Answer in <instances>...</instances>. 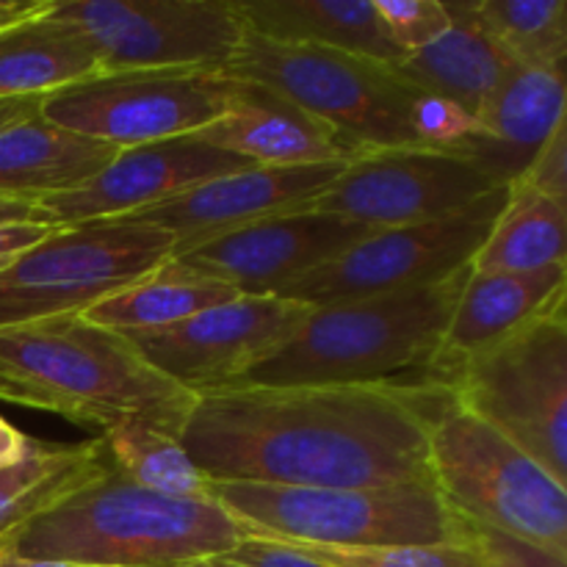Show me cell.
I'll use <instances>...</instances> for the list:
<instances>
[{
	"label": "cell",
	"mask_w": 567,
	"mask_h": 567,
	"mask_svg": "<svg viewBox=\"0 0 567 567\" xmlns=\"http://www.w3.org/2000/svg\"><path fill=\"white\" fill-rule=\"evenodd\" d=\"M441 385L216 388L181 443L210 485L435 487L430 426Z\"/></svg>",
	"instance_id": "1"
},
{
	"label": "cell",
	"mask_w": 567,
	"mask_h": 567,
	"mask_svg": "<svg viewBox=\"0 0 567 567\" xmlns=\"http://www.w3.org/2000/svg\"><path fill=\"white\" fill-rule=\"evenodd\" d=\"M0 399L100 435L138 419L175 437L197 404L194 393L155 371L131 338L81 313L0 327Z\"/></svg>",
	"instance_id": "2"
},
{
	"label": "cell",
	"mask_w": 567,
	"mask_h": 567,
	"mask_svg": "<svg viewBox=\"0 0 567 567\" xmlns=\"http://www.w3.org/2000/svg\"><path fill=\"white\" fill-rule=\"evenodd\" d=\"M241 529L210 498L177 502L155 496L109 463L0 537L25 559L81 567H183L225 557Z\"/></svg>",
	"instance_id": "3"
},
{
	"label": "cell",
	"mask_w": 567,
	"mask_h": 567,
	"mask_svg": "<svg viewBox=\"0 0 567 567\" xmlns=\"http://www.w3.org/2000/svg\"><path fill=\"white\" fill-rule=\"evenodd\" d=\"M225 75L282 94L360 153L446 150L471 125L457 109L410 86L391 64L327 48L271 42L252 31H244Z\"/></svg>",
	"instance_id": "4"
},
{
	"label": "cell",
	"mask_w": 567,
	"mask_h": 567,
	"mask_svg": "<svg viewBox=\"0 0 567 567\" xmlns=\"http://www.w3.org/2000/svg\"><path fill=\"white\" fill-rule=\"evenodd\" d=\"M471 269L385 297L313 308L291 341L260 360L238 388L371 385L430 369ZM230 388V385H227Z\"/></svg>",
	"instance_id": "5"
},
{
	"label": "cell",
	"mask_w": 567,
	"mask_h": 567,
	"mask_svg": "<svg viewBox=\"0 0 567 567\" xmlns=\"http://www.w3.org/2000/svg\"><path fill=\"white\" fill-rule=\"evenodd\" d=\"M210 496L241 535L275 543L369 548L457 543L460 515L435 487H277L221 482Z\"/></svg>",
	"instance_id": "6"
},
{
	"label": "cell",
	"mask_w": 567,
	"mask_h": 567,
	"mask_svg": "<svg viewBox=\"0 0 567 567\" xmlns=\"http://www.w3.org/2000/svg\"><path fill=\"white\" fill-rule=\"evenodd\" d=\"M432 482L463 518L567 559V485L441 388L430 426Z\"/></svg>",
	"instance_id": "7"
},
{
	"label": "cell",
	"mask_w": 567,
	"mask_h": 567,
	"mask_svg": "<svg viewBox=\"0 0 567 567\" xmlns=\"http://www.w3.org/2000/svg\"><path fill=\"white\" fill-rule=\"evenodd\" d=\"M554 305L524 330L454 365L435 385L567 485V316Z\"/></svg>",
	"instance_id": "8"
},
{
	"label": "cell",
	"mask_w": 567,
	"mask_h": 567,
	"mask_svg": "<svg viewBox=\"0 0 567 567\" xmlns=\"http://www.w3.org/2000/svg\"><path fill=\"white\" fill-rule=\"evenodd\" d=\"M175 255L169 233L136 219L55 227L0 269V327L86 313Z\"/></svg>",
	"instance_id": "9"
},
{
	"label": "cell",
	"mask_w": 567,
	"mask_h": 567,
	"mask_svg": "<svg viewBox=\"0 0 567 567\" xmlns=\"http://www.w3.org/2000/svg\"><path fill=\"white\" fill-rule=\"evenodd\" d=\"M48 11L86 39L103 72H225L247 31L236 0H50Z\"/></svg>",
	"instance_id": "10"
},
{
	"label": "cell",
	"mask_w": 567,
	"mask_h": 567,
	"mask_svg": "<svg viewBox=\"0 0 567 567\" xmlns=\"http://www.w3.org/2000/svg\"><path fill=\"white\" fill-rule=\"evenodd\" d=\"M507 197L509 186H502L446 219L371 233L310 275L299 277L280 297L324 308L435 286L474 264Z\"/></svg>",
	"instance_id": "11"
},
{
	"label": "cell",
	"mask_w": 567,
	"mask_h": 567,
	"mask_svg": "<svg viewBox=\"0 0 567 567\" xmlns=\"http://www.w3.org/2000/svg\"><path fill=\"white\" fill-rule=\"evenodd\" d=\"M236 81L214 70L100 72L42 100L53 125L111 144L142 147L194 136L227 111Z\"/></svg>",
	"instance_id": "12"
},
{
	"label": "cell",
	"mask_w": 567,
	"mask_h": 567,
	"mask_svg": "<svg viewBox=\"0 0 567 567\" xmlns=\"http://www.w3.org/2000/svg\"><path fill=\"white\" fill-rule=\"evenodd\" d=\"M496 188L502 186L452 150H369L349 161L310 208L391 230L446 219Z\"/></svg>",
	"instance_id": "13"
},
{
	"label": "cell",
	"mask_w": 567,
	"mask_h": 567,
	"mask_svg": "<svg viewBox=\"0 0 567 567\" xmlns=\"http://www.w3.org/2000/svg\"><path fill=\"white\" fill-rule=\"evenodd\" d=\"M310 310L282 297H236L181 324L127 338L155 371L197 396L241 380L297 336Z\"/></svg>",
	"instance_id": "14"
},
{
	"label": "cell",
	"mask_w": 567,
	"mask_h": 567,
	"mask_svg": "<svg viewBox=\"0 0 567 567\" xmlns=\"http://www.w3.org/2000/svg\"><path fill=\"white\" fill-rule=\"evenodd\" d=\"M249 161L216 150L194 136L166 138L120 150L92 181L70 192L37 199L44 225L72 227L83 221L125 219L166 203L214 177L247 169Z\"/></svg>",
	"instance_id": "15"
},
{
	"label": "cell",
	"mask_w": 567,
	"mask_h": 567,
	"mask_svg": "<svg viewBox=\"0 0 567 567\" xmlns=\"http://www.w3.org/2000/svg\"><path fill=\"white\" fill-rule=\"evenodd\" d=\"M347 164L349 161L313 166H247L199 183L125 219L161 227L172 236L175 255H186L255 221L308 210Z\"/></svg>",
	"instance_id": "16"
},
{
	"label": "cell",
	"mask_w": 567,
	"mask_h": 567,
	"mask_svg": "<svg viewBox=\"0 0 567 567\" xmlns=\"http://www.w3.org/2000/svg\"><path fill=\"white\" fill-rule=\"evenodd\" d=\"M371 227L319 210H293L233 230L186 255H172L241 297H280L291 282L369 238Z\"/></svg>",
	"instance_id": "17"
},
{
	"label": "cell",
	"mask_w": 567,
	"mask_h": 567,
	"mask_svg": "<svg viewBox=\"0 0 567 567\" xmlns=\"http://www.w3.org/2000/svg\"><path fill=\"white\" fill-rule=\"evenodd\" d=\"M565 70L513 64L463 136L446 150L474 164L496 186H509L524 175L554 127L565 122Z\"/></svg>",
	"instance_id": "18"
},
{
	"label": "cell",
	"mask_w": 567,
	"mask_h": 567,
	"mask_svg": "<svg viewBox=\"0 0 567 567\" xmlns=\"http://www.w3.org/2000/svg\"><path fill=\"white\" fill-rule=\"evenodd\" d=\"M194 138L255 166L343 164L363 155L282 94L244 81H236L225 114Z\"/></svg>",
	"instance_id": "19"
},
{
	"label": "cell",
	"mask_w": 567,
	"mask_h": 567,
	"mask_svg": "<svg viewBox=\"0 0 567 567\" xmlns=\"http://www.w3.org/2000/svg\"><path fill=\"white\" fill-rule=\"evenodd\" d=\"M565 288L567 266H548L526 275H487L471 269L443 332L441 349L421 380L441 382L454 365L524 330L554 305L565 302Z\"/></svg>",
	"instance_id": "20"
},
{
	"label": "cell",
	"mask_w": 567,
	"mask_h": 567,
	"mask_svg": "<svg viewBox=\"0 0 567 567\" xmlns=\"http://www.w3.org/2000/svg\"><path fill=\"white\" fill-rule=\"evenodd\" d=\"M452 25L443 37L404 55L393 70L421 94L474 120L509 72V61L476 25L471 0L446 3Z\"/></svg>",
	"instance_id": "21"
},
{
	"label": "cell",
	"mask_w": 567,
	"mask_h": 567,
	"mask_svg": "<svg viewBox=\"0 0 567 567\" xmlns=\"http://www.w3.org/2000/svg\"><path fill=\"white\" fill-rule=\"evenodd\" d=\"M116 147L53 125L42 114L0 127V197L37 199L92 181Z\"/></svg>",
	"instance_id": "22"
},
{
	"label": "cell",
	"mask_w": 567,
	"mask_h": 567,
	"mask_svg": "<svg viewBox=\"0 0 567 567\" xmlns=\"http://www.w3.org/2000/svg\"><path fill=\"white\" fill-rule=\"evenodd\" d=\"M247 31L271 42L308 44L396 66L402 50L388 39L374 0H236Z\"/></svg>",
	"instance_id": "23"
},
{
	"label": "cell",
	"mask_w": 567,
	"mask_h": 567,
	"mask_svg": "<svg viewBox=\"0 0 567 567\" xmlns=\"http://www.w3.org/2000/svg\"><path fill=\"white\" fill-rule=\"evenodd\" d=\"M48 6L0 31V100L48 97L103 72L86 39Z\"/></svg>",
	"instance_id": "24"
},
{
	"label": "cell",
	"mask_w": 567,
	"mask_h": 567,
	"mask_svg": "<svg viewBox=\"0 0 567 567\" xmlns=\"http://www.w3.org/2000/svg\"><path fill=\"white\" fill-rule=\"evenodd\" d=\"M236 297L241 293L227 282L203 275L183 260L169 258L158 269L120 288L81 316L105 330L136 336V332H155L181 324V321Z\"/></svg>",
	"instance_id": "25"
},
{
	"label": "cell",
	"mask_w": 567,
	"mask_h": 567,
	"mask_svg": "<svg viewBox=\"0 0 567 567\" xmlns=\"http://www.w3.org/2000/svg\"><path fill=\"white\" fill-rule=\"evenodd\" d=\"M565 203L513 183L504 210L474 258V271L526 275L565 266Z\"/></svg>",
	"instance_id": "26"
},
{
	"label": "cell",
	"mask_w": 567,
	"mask_h": 567,
	"mask_svg": "<svg viewBox=\"0 0 567 567\" xmlns=\"http://www.w3.org/2000/svg\"><path fill=\"white\" fill-rule=\"evenodd\" d=\"M105 463L109 454L100 437L75 446H42L33 441L22 463L0 471V537L97 474Z\"/></svg>",
	"instance_id": "27"
},
{
	"label": "cell",
	"mask_w": 567,
	"mask_h": 567,
	"mask_svg": "<svg viewBox=\"0 0 567 567\" xmlns=\"http://www.w3.org/2000/svg\"><path fill=\"white\" fill-rule=\"evenodd\" d=\"M100 441L111 465L133 485L177 502L210 498V482L188 457L181 437L133 419L116 424L114 430L100 435Z\"/></svg>",
	"instance_id": "28"
},
{
	"label": "cell",
	"mask_w": 567,
	"mask_h": 567,
	"mask_svg": "<svg viewBox=\"0 0 567 567\" xmlns=\"http://www.w3.org/2000/svg\"><path fill=\"white\" fill-rule=\"evenodd\" d=\"M482 31L515 66L563 70L567 55L565 0H471Z\"/></svg>",
	"instance_id": "29"
},
{
	"label": "cell",
	"mask_w": 567,
	"mask_h": 567,
	"mask_svg": "<svg viewBox=\"0 0 567 567\" xmlns=\"http://www.w3.org/2000/svg\"><path fill=\"white\" fill-rule=\"evenodd\" d=\"M282 546L297 548L305 557L332 567H485L480 548L468 537L457 543H430V546L338 548L310 546V543H282Z\"/></svg>",
	"instance_id": "30"
},
{
	"label": "cell",
	"mask_w": 567,
	"mask_h": 567,
	"mask_svg": "<svg viewBox=\"0 0 567 567\" xmlns=\"http://www.w3.org/2000/svg\"><path fill=\"white\" fill-rule=\"evenodd\" d=\"M374 9L402 55L426 48L452 25L443 0H374Z\"/></svg>",
	"instance_id": "31"
},
{
	"label": "cell",
	"mask_w": 567,
	"mask_h": 567,
	"mask_svg": "<svg viewBox=\"0 0 567 567\" xmlns=\"http://www.w3.org/2000/svg\"><path fill=\"white\" fill-rule=\"evenodd\" d=\"M460 532L480 548L485 567H567V559L554 557V554L543 551V548L515 540V537L502 535L496 529L474 524V520L463 518V515H460Z\"/></svg>",
	"instance_id": "32"
},
{
	"label": "cell",
	"mask_w": 567,
	"mask_h": 567,
	"mask_svg": "<svg viewBox=\"0 0 567 567\" xmlns=\"http://www.w3.org/2000/svg\"><path fill=\"white\" fill-rule=\"evenodd\" d=\"M515 183L537 194H546L557 203H567V120L554 127L551 136L537 150V155Z\"/></svg>",
	"instance_id": "33"
},
{
	"label": "cell",
	"mask_w": 567,
	"mask_h": 567,
	"mask_svg": "<svg viewBox=\"0 0 567 567\" xmlns=\"http://www.w3.org/2000/svg\"><path fill=\"white\" fill-rule=\"evenodd\" d=\"M225 559L241 567H332L319 563L313 557H305L297 548H288L275 540H260V537H241L233 551L225 554Z\"/></svg>",
	"instance_id": "34"
},
{
	"label": "cell",
	"mask_w": 567,
	"mask_h": 567,
	"mask_svg": "<svg viewBox=\"0 0 567 567\" xmlns=\"http://www.w3.org/2000/svg\"><path fill=\"white\" fill-rule=\"evenodd\" d=\"M53 225H39V221H20V225H0V269L11 260L20 258L31 247L53 233Z\"/></svg>",
	"instance_id": "35"
},
{
	"label": "cell",
	"mask_w": 567,
	"mask_h": 567,
	"mask_svg": "<svg viewBox=\"0 0 567 567\" xmlns=\"http://www.w3.org/2000/svg\"><path fill=\"white\" fill-rule=\"evenodd\" d=\"M33 446V437L22 435L17 426H11L9 421L0 419V471L14 468L17 463L28 457Z\"/></svg>",
	"instance_id": "36"
},
{
	"label": "cell",
	"mask_w": 567,
	"mask_h": 567,
	"mask_svg": "<svg viewBox=\"0 0 567 567\" xmlns=\"http://www.w3.org/2000/svg\"><path fill=\"white\" fill-rule=\"evenodd\" d=\"M20 221H39V225H44L37 203L0 197V225H20Z\"/></svg>",
	"instance_id": "37"
},
{
	"label": "cell",
	"mask_w": 567,
	"mask_h": 567,
	"mask_svg": "<svg viewBox=\"0 0 567 567\" xmlns=\"http://www.w3.org/2000/svg\"><path fill=\"white\" fill-rule=\"evenodd\" d=\"M48 0H0V31L44 9Z\"/></svg>",
	"instance_id": "38"
},
{
	"label": "cell",
	"mask_w": 567,
	"mask_h": 567,
	"mask_svg": "<svg viewBox=\"0 0 567 567\" xmlns=\"http://www.w3.org/2000/svg\"><path fill=\"white\" fill-rule=\"evenodd\" d=\"M44 97H14V100H0V127L9 125L14 120H25V116L39 114Z\"/></svg>",
	"instance_id": "39"
},
{
	"label": "cell",
	"mask_w": 567,
	"mask_h": 567,
	"mask_svg": "<svg viewBox=\"0 0 567 567\" xmlns=\"http://www.w3.org/2000/svg\"><path fill=\"white\" fill-rule=\"evenodd\" d=\"M0 567H81V565H66V563H48V559H25L20 554L9 551L0 546Z\"/></svg>",
	"instance_id": "40"
},
{
	"label": "cell",
	"mask_w": 567,
	"mask_h": 567,
	"mask_svg": "<svg viewBox=\"0 0 567 567\" xmlns=\"http://www.w3.org/2000/svg\"><path fill=\"white\" fill-rule=\"evenodd\" d=\"M183 567H241V565L230 563V559H225V557H210V559H197V563H188Z\"/></svg>",
	"instance_id": "41"
}]
</instances>
